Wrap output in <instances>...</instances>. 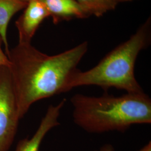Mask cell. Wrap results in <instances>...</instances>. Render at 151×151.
<instances>
[{"label": "cell", "instance_id": "cell-1", "mask_svg": "<svg viewBox=\"0 0 151 151\" xmlns=\"http://www.w3.org/2000/svg\"><path fill=\"white\" fill-rule=\"evenodd\" d=\"M88 50L84 42L49 55L31 43H18L7 54L20 119L39 100L70 91L77 65Z\"/></svg>", "mask_w": 151, "mask_h": 151}, {"label": "cell", "instance_id": "cell-7", "mask_svg": "<svg viewBox=\"0 0 151 151\" xmlns=\"http://www.w3.org/2000/svg\"><path fill=\"white\" fill-rule=\"evenodd\" d=\"M48 11L54 24L89 16L76 0H39Z\"/></svg>", "mask_w": 151, "mask_h": 151}, {"label": "cell", "instance_id": "cell-13", "mask_svg": "<svg viewBox=\"0 0 151 151\" xmlns=\"http://www.w3.org/2000/svg\"><path fill=\"white\" fill-rule=\"evenodd\" d=\"M116 2H117L118 4L120 2H130V1H132L134 0H114Z\"/></svg>", "mask_w": 151, "mask_h": 151}, {"label": "cell", "instance_id": "cell-11", "mask_svg": "<svg viewBox=\"0 0 151 151\" xmlns=\"http://www.w3.org/2000/svg\"><path fill=\"white\" fill-rule=\"evenodd\" d=\"M94 151H115V150L111 145L106 144L101 147L99 150Z\"/></svg>", "mask_w": 151, "mask_h": 151}, {"label": "cell", "instance_id": "cell-9", "mask_svg": "<svg viewBox=\"0 0 151 151\" xmlns=\"http://www.w3.org/2000/svg\"><path fill=\"white\" fill-rule=\"evenodd\" d=\"M88 16H103L109 11L113 10L118 3L114 0H76Z\"/></svg>", "mask_w": 151, "mask_h": 151}, {"label": "cell", "instance_id": "cell-10", "mask_svg": "<svg viewBox=\"0 0 151 151\" xmlns=\"http://www.w3.org/2000/svg\"><path fill=\"white\" fill-rule=\"evenodd\" d=\"M3 43L2 39L0 36V66L6 65L7 67L10 66V62L9 59L5 53L2 48V44Z\"/></svg>", "mask_w": 151, "mask_h": 151}, {"label": "cell", "instance_id": "cell-6", "mask_svg": "<svg viewBox=\"0 0 151 151\" xmlns=\"http://www.w3.org/2000/svg\"><path fill=\"white\" fill-rule=\"evenodd\" d=\"M65 103L66 99H63L58 104L50 105L32 137L19 140L15 151H39L40 145L47 134L54 127L60 125L58 119Z\"/></svg>", "mask_w": 151, "mask_h": 151}, {"label": "cell", "instance_id": "cell-4", "mask_svg": "<svg viewBox=\"0 0 151 151\" xmlns=\"http://www.w3.org/2000/svg\"><path fill=\"white\" fill-rule=\"evenodd\" d=\"M20 120L10 67L0 66V151L10 149Z\"/></svg>", "mask_w": 151, "mask_h": 151}, {"label": "cell", "instance_id": "cell-14", "mask_svg": "<svg viewBox=\"0 0 151 151\" xmlns=\"http://www.w3.org/2000/svg\"><path fill=\"white\" fill-rule=\"evenodd\" d=\"M22 1H24V2H28L29 1H30V0H22Z\"/></svg>", "mask_w": 151, "mask_h": 151}, {"label": "cell", "instance_id": "cell-5", "mask_svg": "<svg viewBox=\"0 0 151 151\" xmlns=\"http://www.w3.org/2000/svg\"><path fill=\"white\" fill-rule=\"evenodd\" d=\"M25 9L15 25L19 34V43H31L38 27L50 15L46 7L39 0H30Z\"/></svg>", "mask_w": 151, "mask_h": 151}, {"label": "cell", "instance_id": "cell-2", "mask_svg": "<svg viewBox=\"0 0 151 151\" xmlns=\"http://www.w3.org/2000/svg\"><path fill=\"white\" fill-rule=\"evenodd\" d=\"M70 101L73 122L90 133L124 132L135 124L151 123V99L145 92L115 96L105 92L98 97L76 93Z\"/></svg>", "mask_w": 151, "mask_h": 151}, {"label": "cell", "instance_id": "cell-12", "mask_svg": "<svg viewBox=\"0 0 151 151\" xmlns=\"http://www.w3.org/2000/svg\"><path fill=\"white\" fill-rule=\"evenodd\" d=\"M139 151H151V141L147 143L146 146L142 147Z\"/></svg>", "mask_w": 151, "mask_h": 151}, {"label": "cell", "instance_id": "cell-3", "mask_svg": "<svg viewBox=\"0 0 151 151\" xmlns=\"http://www.w3.org/2000/svg\"><path fill=\"white\" fill-rule=\"evenodd\" d=\"M151 27L150 17L128 40L110 51L95 67L86 71L77 70L71 88L96 86L105 92L114 87L129 93L145 92L135 78V65L140 52L151 42Z\"/></svg>", "mask_w": 151, "mask_h": 151}, {"label": "cell", "instance_id": "cell-8", "mask_svg": "<svg viewBox=\"0 0 151 151\" xmlns=\"http://www.w3.org/2000/svg\"><path fill=\"white\" fill-rule=\"evenodd\" d=\"M27 2L22 0H0V36L5 44V53L10 49L7 39V29L12 17L18 11L25 9Z\"/></svg>", "mask_w": 151, "mask_h": 151}]
</instances>
